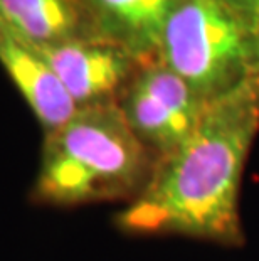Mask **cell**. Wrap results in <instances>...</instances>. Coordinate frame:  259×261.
<instances>
[{"instance_id": "4", "label": "cell", "mask_w": 259, "mask_h": 261, "mask_svg": "<svg viewBox=\"0 0 259 261\" xmlns=\"http://www.w3.org/2000/svg\"><path fill=\"white\" fill-rule=\"evenodd\" d=\"M118 105L130 128L158 162L192 135L206 99L155 58L140 66Z\"/></svg>"}, {"instance_id": "8", "label": "cell", "mask_w": 259, "mask_h": 261, "mask_svg": "<svg viewBox=\"0 0 259 261\" xmlns=\"http://www.w3.org/2000/svg\"><path fill=\"white\" fill-rule=\"evenodd\" d=\"M0 27L36 47L93 36L81 0H0Z\"/></svg>"}, {"instance_id": "5", "label": "cell", "mask_w": 259, "mask_h": 261, "mask_svg": "<svg viewBox=\"0 0 259 261\" xmlns=\"http://www.w3.org/2000/svg\"><path fill=\"white\" fill-rule=\"evenodd\" d=\"M36 49L51 64L79 108L118 103L143 64L128 49L96 36Z\"/></svg>"}, {"instance_id": "3", "label": "cell", "mask_w": 259, "mask_h": 261, "mask_svg": "<svg viewBox=\"0 0 259 261\" xmlns=\"http://www.w3.org/2000/svg\"><path fill=\"white\" fill-rule=\"evenodd\" d=\"M202 99L259 73V42L227 0H180L158 56Z\"/></svg>"}, {"instance_id": "6", "label": "cell", "mask_w": 259, "mask_h": 261, "mask_svg": "<svg viewBox=\"0 0 259 261\" xmlns=\"http://www.w3.org/2000/svg\"><path fill=\"white\" fill-rule=\"evenodd\" d=\"M0 63L46 133L56 132L79 112V107L42 54L2 27Z\"/></svg>"}, {"instance_id": "7", "label": "cell", "mask_w": 259, "mask_h": 261, "mask_svg": "<svg viewBox=\"0 0 259 261\" xmlns=\"http://www.w3.org/2000/svg\"><path fill=\"white\" fill-rule=\"evenodd\" d=\"M180 0H81L91 34L108 39L140 63L158 56L165 24Z\"/></svg>"}, {"instance_id": "1", "label": "cell", "mask_w": 259, "mask_h": 261, "mask_svg": "<svg viewBox=\"0 0 259 261\" xmlns=\"http://www.w3.org/2000/svg\"><path fill=\"white\" fill-rule=\"evenodd\" d=\"M257 133L259 73L207 99L192 135L158 160L145 189L117 216L120 229L241 246V184Z\"/></svg>"}, {"instance_id": "9", "label": "cell", "mask_w": 259, "mask_h": 261, "mask_svg": "<svg viewBox=\"0 0 259 261\" xmlns=\"http://www.w3.org/2000/svg\"><path fill=\"white\" fill-rule=\"evenodd\" d=\"M259 42V0H227Z\"/></svg>"}, {"instance_id": "2", "label": "cell", "mask_w": 259, "mask_h": 261, "mask_svg": "<svg viewBox=\"0 0 259 261\" xmlns=\"http://www.w3.org/2000/svg\"><path fill=\"white\" fill-rule=\"evenodd\" d=\"M155 165L157 159L130 128L118 103L79 108L66 125L46 133L32 197L57 207L131 202Z\"/></svg>"}]
</instances>
